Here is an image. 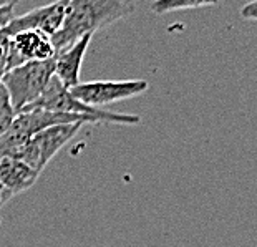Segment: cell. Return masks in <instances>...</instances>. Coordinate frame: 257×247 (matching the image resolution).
Segmentation results:
<instances>
[{
	"instance_id": "obj_6",
	"label": "cell",
	"mask_w": 257,
	"mask_h": 247,
	"mask_svg": "<svg viewBox=\"0 0 257 247\" xmlns=\"http://www.w3.org/2000/svg\"><path fill=\"white\" fill-rule=\"evenodd\" d=\"M68 4V0H62V2H53L43 5V7H37L24 15H15V19L5 27V32L10 37H14L19 32L37 30L52 38L63 24Z\"/></svg>"
},
{
	"instance_id": "obj_4",
	"label": "cell",
	"mask_w": 257,
	"mask_h": 247,
	"mask_svg": "<svg viewBox=\"0 0 257 247\" xmlns=\"http://www.w3.org/2000/svg\"><path fill=\"white\" fill-rule=\"evenodd\" d=\"M150 83L143 78L136 80H119V81H81L73 86L70 93L83 105L90 108L105 109L111 103L130 100L148 91Z\"/></svg>"
},
{
	"instance_id": "obj_9",
	"label": "cell",
	"mask_w": 257,
	"mask_h": 247,
	"mask_svg": "<svg viewBox=\"0 0 257 247\" xmlns=\"http://www.w3.org/2000/svg\"><path fill=\"white\" fill-rule=\"evenodd\" d=\"M38 176L40 174L35 169L17 158H0V183L14 196L30 189Z\"/></svg>"
},
{
	"instance_id": "obj_15",
	"label": "cell",
	"mask_w": 257,
	"mask_h": 247,
	"mask_svg": "<svg viewBox=\"0 0 257 247\" xmlns=\"http://www.w3.org/2000/svg\"><path fill=\"white\" fill-rule=\"evenodd\" d=\"M12 197H14V194L10 193V191L5 188L2 183H0V209H2V207L7 204V202L12 199Z\"/></svg>"
},
{
	"instance_id": "obj_10",
	"label": "cell",
	"mask_w": 257,
	"mask_h": 247,
	"mask_svg": "<svg viewBox=\"0 0 257 247\" xmlns=\"http://www.w3.org/2000/svg\"><path fill=\"white\" fill-rule=\"evenodd\" d=\"M216 2H206V0H189V2H179V0H158L153 2L150 7L155 14H173V12H181V10H194V9H207V7H216Z\"/></svg>"
},
{
	"instance_id": "obj_14",
	"label": "cell",
	"mask_w": 257,
	"mask_h": 247,
	"mask_svg": "<svg viewBox=\"0 0 257 247\" xmlns=\"http://www.w3.org/2000/svg\"><path fill=\"white\" fill-rule=\"evenodd\" d=\"M240 17L244 20H254L257 22V0L255 2H249L245 4L242 9H240Z\"/></svg>"
},
{
	"instance_id": "obj_11",
	"label": "cell",
	"mask_w": 257,
	"mask_h": 247,
	"mask_svg": "<svg viewBox=\"0 0 257 247\" xmlns=\"http://www.w3.org/2000/svg\"><path fill=\"white\" fill-rule=\"evenodd\" d=\"M15 116H17V113H15V109L12 106L9 93L5 90V86L0 83V138H2L9 131L10 126H12Z\"/></svg>"
},
{
	"instance_id": "obj_3",
	"label": "cell",
	"mask_w": 257,
	"mask_h": 247,
	"mask_svg": "<svg viewBox=\"0 0 257 247\" xmlns=\"http://www.w3.org/2000/svg\"><path fill=\"white\" fill-rule=\"evenodd\" d=\"M53 58L45 60V62H29L20 65V67L10 70L0 81L7 90L17 114L37 101L43 90L47 88L48 81L53 78L55 75Z\"/></svg>"
},
{
	"instance_id": "obj_7",
	"label": "cell",
	"mask_w": 257,
	"mask_h": 247,
	"mask_svg": "<svg viewBox=\"0 0 257 247\" xmlns=\"http://www.w3.org/2000/svg\"><path fill=\"white\" fill-rule=\"evenodd\" d=\"M55 55L57 52L50 37L37 30L19 32L17 35L12 37V55H10L9 71L29 62L52 60Z\"/></svg>"
},
{
	"instance_id": "obj_5",
	"label": "cell",
	"mask_w": 257,
	"mask_h": 247,
	"mask_svg": "<svg viewBox=\"0 0 257 247\" xmlns=\"http://www.w3.org/2000/svg\"><path fill=\"white\" fill-rule=\"evenodd\" d=\"M81 123L73 125H57L52 128H47L37 133L34 138L24 146V150L20 151L17 159L27 163L32 169L40 174L48 163L52 161L53 156L67 145V143L75 138L76 133L81 130Z\"/></svg>"
},
{
	"instance_id": "obj_13",
	"label": "cell",
	"mask_w": 257,
	"mask_h": 247,
	"mask_svg": "<svg viewBox=\"0 0 257 247\" xmlns=\"http://www.w3.org/2000/svg\"><path fill=\"white\" fill-rule=\"evenodd\" d=\"M15 2H7L0 5V29L7 27L15 19Z\"/></svg>"
},
{
	"instance_id": "obj_17",
	"label": "cell",
	"mask_w": 257,
	"mask_h": 247,
	"mask_svg": "<svg viewBox=\"0 0 257 247\" xmlns=\"http://www.w3.org/2000/svg\"><path fill=\"white\" fill-rule=\"evenodd\" d=\"M4 4H7V2H0V5H4Z\"/></svg>"
},
{
	"instance_id": "obj_16",
	"label": "cell",
	"mask_w": 257,
	"mask_h": 247,
	"mask_svg": "<svg viewBox=\"0 0 257 247\" xmlns=\"http://www.w3.org/2000/svg\"><path fill=\"white\" fill-rule=\"evenodd\" d=\"M0 224H2V216H0Z\"/></svg>"
},
{
	"instance_id": "obj_8",
	"label": "cell",
	"mask_w": 257,
	"mask_h": 247,
	"mask_svg": "<svg viewBox=\"0 0 257 247\" xmlns=\"http://www.w3.org/2000/svg\"><path fill=\"white\" fill-rule=\"evenodd\" d=\"M91 40L93 35H86L83 38H80L73 45L58 52L55 55V58H53V62H55V76L68 90H72L73 86L81 83L80 81L81 65H83V58Z\"/></svg>"
},
{
	"instance_id": "obj_1",
	"label": "cell",
	"mask_w": 257,
	"mask_h": 247,
	"mask_svg": "<svg viewBox=\"0 0 257 247\" xmlns=\"http://www.w3.org/2000/svg\"><path fill=\"white\" fill-rule=\"evenodd\" d=\"M131 0H70L63 24L50 40L55 52H62L86 35L126 19L135 12Z\"/></svg>"
},
{
	"instance_id": "obj_2",
	"label": "cell",
	"mask_w": 257,
	"mask_h": 247,
	"mask_svg": "<svg viewBox=\"0 0 257 247\" xmlns=\"http://www.w3.org/2000/svg\"><path fill=\"white\" fill-rule=\"evenodd\" d=\"M34 109H43V111H53V113H70V114H86V116H95L100 119V123H113V125H138L141 118L138 114H128V113H114L108 109H98L90 108L80 103L76 98L70 93L67 86L62 85L55 75L48 81L47 88L43 90L37 101L27 106L24 111H34Z\"/></svg>"
},
{
	"instance_id": "obj_12",
	"label": "cell",
	"mask_w": 257,
	"mask_h": 247,
	"mask_svg": "<svg viewBox=\"0 0 257 247\" xmlns=\"http://www.w3.org/2000/svg\"><path fill=\"white\" fill-rule=\"evenodd\" d=\"M10 55H12V37L5 32V27L0 29V81L9 73Z\"/></svg>"
}]
</instances>
